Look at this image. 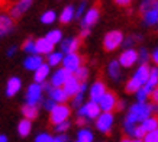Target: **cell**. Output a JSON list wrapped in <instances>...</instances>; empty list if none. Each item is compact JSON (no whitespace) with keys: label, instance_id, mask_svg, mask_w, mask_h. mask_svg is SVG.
Masks as SVG:
<instances>
[{"label":"cell","instance_id":"1","mask_svg":"<svg viewBox=\"0 0 158 142\" xmlns=\"http://www.w3.org/2000/svg\"><path fill=\"white\" fill-rule=\"evenodd\" d=\"M152 116V109H151V104L148 103H136L132 104L126 113L125 122L132 123V125H141V123L147 120L148 118Z\"/></svg>","mask_w":158,"mask_h":142},{"label":"cell","instance_id":"2","mask_svg":"<svg viewBox=\"0 0 158 142\" xmlns=\"http://www.w3.org/2000/svg\"><path fill=\"white\" fill-rule=\"evenodd\" d=\"M71 115V109L70 106H65V104H57L51 112H49V122L52 123L54 126H57L62 122H67L68 118Z\"/></svg>","mask_w":158,"mask_h":142},{"label":"cell","instance_id":"3","mask_svg":"<svg viewBox=\"0 0 158 142\" xmlns=\"http://www.w3.org/2000/svg\"><path fill=\"white\" fill-rule=\"evenodd\" d=\"M125 36L120 31H110L105 35V39H103V47H105L106 51H115L116 48H119L120 45H123Z\"/></svg>","mask_w":158,"mask_h":142},{"label":"cell","instance_id":"4","mask_svg":"<svg viewBox=\"0 0 158 142\" xmlns=\"http://www.w3.org/2000/svg\"><path fill=\"white\" fill-rule=\"evenodd\" d=\"M78 116H83L86 118L87 120H91V119H97L102 113V109L97 102H93V100H89L86 103L83 104L81 107L78 109Z\"/></svg>","mask_w":158,"mask_h":142},{"label":"cell","instance_id":"5","mask_svg":"<svg viewBox=\"0 0 158 142\" xmlns=\"http://www.w3.org/2000/svg\"><path fill=\"white\" fill-rule=\"evenodd\" d=\"M42 84H38V83H32V84L28 87L26 90V96H25V100H26V104H31V106H38L39 102H42Z\"/></svg>","mask_w":158,"mask_h":142},{"label":"cell","instance_id":"6","mask_svg":"<svg viewBox=\"0 0 158 142\" xmlns=\"http://www.w3.org/2000/svg\"><path fill=\"white\" fill-rule=\"evenodd\" d=\"M115 122V116L112 112H102L100 116L96 119V128L102 133H109Z\"/></svg>","mask_w":158,"mask_h":142},{"label":"cell","instance_id":"7","mask_svg":"<svg viewBox=\"0 0 158 142\" xmlns=\"http://www.w3.org/2000/svg\"><path fill=\"white\" fill-rule=\"evenodd\" d=\"M81 57L74 52V54H67L64 55V61H62V68H65L67 71H70L71 74H76L77 71L81 68Z\"/></svg>","mask_w":158,"mask_h":142},{"label":"cell","instance_id":"8","mask_svg":"<svg viewBox=\"0 0 158 142\" xmlns=\"http://www.w3.org/2000/svg\"><path fill=\"white\" fill-rule=\"evenodd\" d=\"M118 102H119V100L116 99L115 93H112V91H106L97 103H99V106H100L102 112H112L113 109H116Z\"/></svg>","mask_w":158,"mask_h":142},{"label":"cell","instance_id":"9","mask_svg":"<svg viewBox=\"0 0 158 142\" xmlns=\"http://www.w3.org/2000/svg\"><path fill=\"white\" fill-rule=\"evenodd\" d=\"M119 62L122 67H126V68H129L132 67L136 61H139V52L135 51L134 48L132 49H125L122 54L119 55Z\"/></svg>","mask_w":158,"mask_h":142},{"label":"cell","instance_id":"10","mask_svg":"<svg viewBox=\"0 0 158 142\" xmlns=\"http://www.w3.org/2000/svg\"><path fill=\"white\" fill-rule=\"evenodd\" d=\"M73 74L70 73V71H67L65 68H58L55 73H54L52 76H51V84H52V87H64V84L68 81V78L71 77Z\"/></svg>","mask_w":158,"mask_h":142},{"label":"cell","instance_id":"11","mask_svg":"<svg viewBox=\"0 0 158 142\" xmlns=\"http://www.w3.org/2000/svg\"><path fill=\"white\" fill-rule=\"evenodd\" d=\"M64 90H65V93H67L68 97H74V96H77L78 93H81L83 91V83H80V81L76 78V76L73 74L70 78H68V81L64 84V87H62ZM84 93V91H83Z\"/></svg>","mask_w":158,"mask_h":142},{"label":"cell","instance_id":"12","mask_svg":"<svg viewBox=\"0 0 158 142\" xmlns=\"http://www.w3.org/2000/svg\"><path fill=\"white\" fill-rule=\"evenodd\" d=\"M32 2H34V0H19V2H16V3L10 7V12H9L10 16H12L13 19L20 18V16L32 6Z\"/></svg>","mask_w":158,"mask_h":142},{"label":"cell","instance_id":"13","mask_svg":"<svg viewBox=\"0 0 158 142\" xmlns=\"http://www.w3.org/2000/svg\"><path fill=\"white\" fill-rule=\"evenodd\" d=\"M99 7H90V9L86 12V15L83 16L81 19V28L83 29H90L93 25L97 22V19H99Z\"/></svg>","mask_w":158,"mask_h":142},{"label":"cell","instance_id":"14","mask_svg":"<svg viewBox=\"0 0 158 142\" xmlns=\"http://www.w3.org/2000/svg\"><path fill=\"white\" fill-rule=\"evenodd\" d=\"M60 45H61L60 48H61V52L64 55L74 54V52H77V49L80 48V39L78 38H65Z\"/></svg>","mask_w":158,"mask_h":142},{"label":"cell","instance_id":"15","mask_svg":"<svg viewBox=\"0 0 158 142\" xmlns=\"http://www.w3.org/2000/svg\"><path fill=\"white\" fill-rule=\"evenodd\" d=\"M106 86L105 83H102V81H96V83H93L90 87V90H89V96H90V100L93 102H99L102 99V96L106 93Z\"/></svg>","mask_w":158,"mask_h":142},{"label":"cell","instance_id":"16","mask_svg":"<svg viewBox=\"0 0 158 142\" xmlns=\"http://www.w3.org/2000/svg\"><path fill=\"white\" fill-rule=\"evenodd\" d=\"M149 74H151V68L148 67V64H141V65L136 68V71H135V74L132 77H134L136 81H139L142 86H145L149 78Z\"/></svg>","mask_w":158,"mask_h":142},{"label":"cell","instance_id":"17","mask_svg":"<svg viewBox=\"0 0 158 142\" xmlns=\"http://www.w3.org/2000/svg\"><path fill=\"white\" fill-rule=\"evenodd\" d=\"M49 73H51V65H49V64H47V62H44L42 65H41L38 70L35 71L34 81H35V83H38V84H44V83H45V80L48 78Z\"/></svg>","mask_w":158,"mask_h":142},{"label":"cell","instance_id":"18","mask_svg":"<svg viewBox=\"0 0 158 142\" xmlns=\"http://www.w3.org/2000/svg\"><path fill=\"white\" fill-rule=\"evenodd\" d=\"M42 64H44V60L41 55H38V54H36V55H28L23 61L25 68L29 71H36Z\"/></svg>","mask_w":158,"mask_h":142},{"label":"cell","instance_id":"19","mask_svg":"<svg viewBox=\"0 0 158 142\" xmlns=\"http://www.w3.org/2000/svg\"><path fill=\"white\" fill-rule=\"evenodd\" d=\"M157 87H158V67H154V68H151V74H149V78L147 81V84L144 86V90L151 96L152 91Z\"/></svg>","mask_w":158,"mask_h":142},{"label":"cell","instance_id":"20","mask_svg":"<svg viewBox=\"0 0 158 142\" xmlns=\"http://www.w3.org/2000/svg\"><path fill=\"white\" fill-rule=\"evenodd\" d=\"M36 49H38L39 55H47L48 57L49 54L54 52V45L44 36V38L36 39Z\"/></svg>","mask_w":158,"mask_h":142},{"label":"cell","instance_id":"21","mask_svg":"<svg viewBox=\"0 0 158 142\" xmlns=\"http://www.w3.org/2000/svg\"><path fill=\"white\" fill-rule=\"evenodd\" d=\"M13 18L9 15H2L0 16V35L5 36L13 31Z\"/></svg>","mask_w":158,"mask_h":142},{"label":"cell","instance_id":"22","mask_svg":"<svg viewBox=\"0 0 158 142\" xmlns=\"http://www.w3.org/2000/svg\"><path fill=\"white\" fill-rule=\"evenodd\" d=\"M48 97H51L57 104H65V102L68 100L67 93H65V90L62 87H52V90L49 91Z\"/></svg>","mask_w":158,"mask_h":142},{"label":"cell","instance_id":"23","mask_svg":"<svg viewBox=\"0 0 158 142\" xmlns=\"http://www.w3.org/2000/svg\"><path fill=\"white\" fill-rule=\"evenodd\" d=\"M20 87H22V81H20L19 77H10L7 80V84H6V94H7V97H13L20 90Z\"/></svg>","mask_w":158,"mask_h":142},{"label":"cell","instance_id":"24","mask_svg":"<svg viewBox=\"0 0 158 142\" xmlns=\"http://www.w3.org/2000/svg\"><path fill=\"white\" fill-rule=\"evenodd\" d=\"M120 62L119 60H112V61L109 62V65H107V74H109V77L112 78V80L118 81L122 77V71H120Z\"/></svg>","mask_w":158,"mask_h":142},{"label":"cell","instance_id":"25","mask_svg":"<svg viewBox=\"0 0 158 142\" xmlns=\"http://www.w3.org/2000/svg\"><path fill=\"white\" fill-rule=\"evenodd\" d=\"M73 18H76V9H74V6H71V5L65 6L62 9L61 15H60V22L61 23H70L73 20Z\"/></svg>","mask_w":158,"mask_h":142},{"label":"cell","instance_id":"26","mask_svg":"<svg viewBox=\"0 0 158 142\" xmlns=\"http://www.w3.org/2000/svg\"><path fill=\"white\" fill-rule=\"evenodd\" d=\"M31 129H32V120H29V119H22L18 123V133L20 136H28L31 133Z\"/></svg>","mask_w":158,"mask_h":142},{"label":"cell","instance_id":"27","mask_svg":"<svg viewBox=\"0 0 158 142\" xmlns=\"http://www.w3.org/2000/svg\"><path fill=\"white\" fill-rule=\"evenodd\" d=\"M38 113H39L38 106H31V104H25L23 107H22V115H23L25 119L34 120V119H36Z\"/></svg>","mask_w":158,"mask_h":142},{"label":"cell","instance_id":"28","mask_svg":"<svg viewBox=\"0 0 158 142\" xmlns=\"http://www.w3.org/2000/svg\"><path fill=\"white\" fill-rule=\"evenodd\" d=\"M64 61V54L61 51H54L52 54H49L47 57V64H49L51 67H57L60 64H62Z\"/></svg>","mask_w":158,"mask_h":142},{"label":"cell","instance_id":"29","mask_svg":"<svg viewBox=\"0 0 158 142\" xmlns=\"http://www.w3.org/2000/svg\"><path fill=\"white\" fill-rule=\"evenodd\" d=\"M45 38L48 39L49 42L52 44V45H57V44H61L64 39H62V32L60 29H51L47 35H45Z\"/></svg>","mask_w":158,"mask_h":142},{"label":"cell","instance_id":"30","mask_svg":"<svg viewBox=\"0 0 158 142\" xmlns=\"http://www.w3.org/2000/svg\"><path fill=\"white\" fill-rule=\"evenodd\" d=\"M77 141L80 142H93L94 141V135L89 128H81L77 132Z\"/></svg>","mask_w":158,"mask_h":142},{"label":"cell","instance_id":"31","mask_svg":"<svg viewBox=\"0 0 158 142\" xmlns=\"http://www.w3.org/2000/svg\"><path fill=\"white\" fill-rule=\"evenodd\" d=\"M141 125H142V128L147 131V133L154 132V131L158 129V118L157 116H151V118H148L147 120H144Z\"/></svg>","mask_w":158,"mask_h":142},{"label":"cell","instance_id":"32","mask_svg":"<svg viewBox=\"0 0 158 142\" xmlns=\"http://www.w3.org/2000/svg\"><path fill=\"white\" fill-rule=\"evenodd\" d=\"M22 49H23L28 55H36V54H38V49H36V41H34V39H31V38L26 39V41L23 42V45H22Z\"/></svg>","mask_w":158,"mask_h":142},{"label":"cell","instance_id":"33","mask_svg":"<svg viewBox=\"0 0 158 142\" xmlns=\"http://www.w3.org/2000/svg\"><path fill=\"white\" fill-rule=\"evenodd\" d=\"M144 22L148 25V26H154V25H157L158 23V13H157V10H155V9L148 10V12L144 15Z\"/></svg>","mask_w":158,"mask_h":142},{"label":"cell","instance_id":"34","mask_svg":"<svg viewBox=\"0 0 158 142\" xmlns=\"http://www.w3.org/2000/svg\"><path fill=\"white\" fill-rule=\"evenodd\" d=\"M55 19H57V13H55L54 10H47V12H44V13L41 15V22H42L44 25L54 23Z\"/></svg>","mask_w":158,"mask_h":142},{"label":"cell","instance_id":"35","mask_svg":"<svg viewBox=\"0 0 158 142\" xmlns=\"http://www.w3.org/2000/svg\"><path fill=\"white\" fill-rule=\"evenodd\" d=\"M158 0H142V3H141V6H139V10H141V13L145 15L148 10L154 9L155 7V5H157Z\"/></svg>","mask_w":158,"mask_h":142},{"label":"cell","instance_id":"36","mask_svg":"<svg viewBox=\"0 0 158 142\" xmlns=\"http://www.w3.org/2000/svg\"><path fill=\"white\" fill-rule=\"evenodd\" d=\"M139 39H141V36H139V35H131V36H128V38H125L123 47L126 48V49H132V48H134V45L138 42Z\"/></svg>","mask_w":158,"mask_h":142},{"label":"cell","instance_id":"37","mask_svg":"<svg viewBox=\"0 0 158 142\" xmlns=\"http://www.w3.org/2000/svg\"><path fill=\"white\" fill-rule=\"evenodd\" d=\"M83 104H84V93H78L77 96H74L71 100V106L73 107H77V109H80Z\"/></svg>","mask_w":158,"mask_h":142},{"label":"cell","instance_id":"38","mask_svg":"<svg viewBox=\"0 0 158 142\" xmlns=\"http://www.w3.org/2000/svg\"><path fill=\"white\" fill-rule=\"evenodd\" d=\"M74 76H76V78L80 81V83H86L87 77H89V70H87V67H81Z\"/></svg>","mask_w":158,"mask_h":142},{"label":"cell","instance_id":"39","mask_svg":"<svg viewBox=\"0 0 158 142\" xmlns=\"http://www.w3.org/2000/svg\"><path fill=\"white\" fill-rule=\"evenodd\" d=\"M35 142H54V136L48 132H41L35 136Z\"/></svg>","mask_w":158,"mask_h":142},{"label":"cell","instance_id":"40","mask_svg":"<svg viewBox=\"0 0 158 142\" xmlns=\"http://www.w3.org/2000/svg\"><path fill=\"white\" fill-rule=\"evenodd\" d=\"M147 136V131L142 128V125H138L136 128H135V132H134V139H142L144 141V138Z\"/></svg>","mask_w":158,"mask_h":142},{"label":"cell","instance_id":"41","mask_svg":"<svg viewBox=\"0 0 158 142\" xmlns=\"http://www.w3.org/2000/svg\"><path fill=\"white\" fill-rule=\"evenodd\" d=\"M135 96H136V102H138V103H147V99H148L149 94L144 90V87H142L141 90H138V93Z\"/></svg>","mask_w":158,"mask_h":142},{"label":"cell","instance_id":"42","mask_svg":"<svg viewBox=\"0 0 158 142\" xmlns=\"http://www.w3.org/2000/svg\"><path fill=\"white\" fill-rule=\"evenodd\" d=\"M70 126H71L70 120H67V122H62V123H60V125H57V126H55V132H57V133H65L68 129H70Z\"/></svg>","mask_w":158,"mask_h":142},{"label":"cell","instance_id":"43","mask_svg":"<svg viewBox=\"0 0 158 142\" xmlns=\"http://www.w3.org/2000/svg\"><path fill=\"white\" fill-rule=\"evenodd\" d=\"M149 58H151V55L148 54V51L145 48H141L139 49V62L141 64H147V61H148Z\"/></svg>","mask_w":158,"mask_h":142},{"label":"cell","instance_id":"44","mask_svg":"<svg viewBox=\"0 0 158 142\" xmlns=\"http://www.w3.org/2000/svg\"><path fill=\"white\" fill-rule=\"evenodd\" d=\"M42 104H44V109H45V110H48V112H51V110H52L54 107L57 106V103H55V102H54V100L51 99V97H48V99H45V100H44Z\"/></svg>","mask_w":158,"mask_h":142},{"label":"cell","instance_id":"45","mask_svg":"<svg viewBox=\"0 0 158 142\" xmlns=\"http://www.w3.org/2000/svg\"><path fill=\"white\" fill-rule=\"evenodd\" d=\"M144 142H158V129L154 132L147 133V136L144 138Z\"/></svg>","mask_w":158,"mask_h":142},{"label":"cell","instance_id":"46","mask_svg":"<svg viewBox=\"0 0 158 142\" xmlns=\"http://www.w3.org/2000/svg\"><path fill=\"white\" fill-rule=\"evenodd\" d=\"M84 10H86V2H81V3L78 5V7L76 9V18H78V19L81 18L83 19V16L86 15L84 13Z\"/></svg>","mask_w":158,"mask_h":142},{"label":"cell","instance_id":"47","mask_svg":"<svg viewBox=\"0 0 158 142\" xmlns=\"http://www.w3.org/2000/svg\"><path fill=\"white\" fill-rule=\"evenodd\" d=\"M54 142H70V138L65 133H57L54 136Z\"/></svg>","mask_w":158,"mask_h":142},{"label":"cell","instance_id":"48","mask_svg":"<svg viewBox=\"0 0 158 142\" xmlns=\"http://www.w3.org/2000/svg\"><path fill=\"white\" fill-rule=\"evenodd\" d=\"M77 125H78V126H81V128H87V126H86V125H87V119L83 118V116H78V118H77Z\"/></svg>","mask_w":158,"mask_h":142},{"label":"cell","instance_id":"49","mask_svg":"<svg viewBox=\"0 0 158 142\" xmlns=\"http://www.w3.org/2000/svg\"><path fill=\"white\" fill-rule=\"evenodd\" d=\"M151 60H152L154 64H155V65L158 67V48L152 51V54H151Z\"/></svg>","mask_w":158,"mask_h":142},{"label":"cell","instance_id":"50","mask_svg":"<svg viewBox=\"0 0 158 142\" xmlns=\"http://www.w3.org/2000/svg\"><path fill=\"white\" fill-rule=\"evenodd\" d=\"M151 97H152V102H154V103H158V87L152 91V94H151Z\"/></svg>","mask_w":158,"mask_h":142},{"label":"cell","instance_id":"51","mask_svg":"<svg viewBox=\"0 0 158 142\" xmlns=\"http://www.w3.org/2000/svg\"><path fill=\"white\" fill-rule=\"evenodd\" d=\"M115 2H116V3H118L119 6H128L131 2H132V0H115Z\"/></svg>","mask_w":158,"mask_h":142},{"label":"cell","instance_id":"52","mask_svg":"<svg viewBox=\"0 0 158 142\" xmlns=\"http://www.w3.org/2000/svg\"><path fill=\"white\" fill-rule=\"evenodd\" d=\"M15 52H16V47H10L9 49H7V57H13Z\"/></svg>","mask_w":158,"mask_h":142},{"label":"cell","instance_id":"53","mask_svg":"<svg viewBox=\"0 0 158 142\" xmlns=\"http://www.w3.org/2000/svg\"><path fill=\"white\" fill-rule=\"evenodd\" d=\"M123 107H125V100H119L118 106H116V110H123Z\"/></svg>","mask_w":158,"mask_h":142},{"label":"cell","instance_id":"54","mask_svg":"<svg viewBox=\"0 0 158 142\" xmlns=\"http://www.w3.org/2000/svg\"><path fill=\"white\" fill-rule=\"evenodd\" d=\"M89 33H90V29H83L81 33H80V38H86Z\"/></svg>","mask_w":158,"mask_h":142},{"label":"cell","instance_id":"55","mask_svg":"<svg viewBox=\"0 0 158 142\" xmlns=\"http://www.w3.org/2000/svg\"><path fill=\"white\" fill-rule=\"evenodd\" d=\"M151 109L152 113H158V103H151Z\"/></svg>","mask_w":158,"mask_h":142},{"label":"cell","instance_id":"56","mask_svg":"<svg viewBox=\"0 0 158 142\" xmlns=\"http://www.w3.org/2000/svg\"><path fill=\"white\" fill-rule=\"evenodd\" d=\"M0 142H7V136H6L5 133H2V135H0Z\"/></svg>","mask_w":158,"mask_h":142},{"label":"cell","instance_id":"57","mask_svg":"<svg viewBox=\"0 0 158 142\" xmlns=\"http://www.w3.org/2000/svg\"><path fill=\"white\" fill-rule=\"evenodd\" d=\"M120 142H132V139H129V138H125V139H122Z\"/></svg>","mask_w":158,"mask_h":142},{"label":"cell","instance_id":"58","mask_svg":"<svg viewBox=\"0 0 158 142\" xmlns=\"http://www.w3.org/2000/svg\"><path fill=\"white\" fill-rule=\"evenodd\" d=\"M132 142H144L142 139H132Z\"/></svg>","mask_w":158,"mask_h":142},{"label":"cell","instance_id":"59","mask_svg":"<svg viewBox=\"0 0 158 142\" xmlns=\"http://www.w3.org/2000/svg\"><path fill=\"white\" fill-rule=\"evenodd\" d=\"M154 9L157 10V13H158V2H157V5H155V7H154Z\"/></svg>","mask_w":158,"mask_h":142},{"label":"cell","instance_id":"60","mask_svg":"<svg viewBox=\"0 0 158 142\" xmlns=\"http://www.w3.org/2000/svg\"><path fill=\"white\" fill-rule=\"evenodd\" d=\"M76 142H80V141H76Z\"/></svg>","mask_w":158,"mask_h":142}]
</instances>
